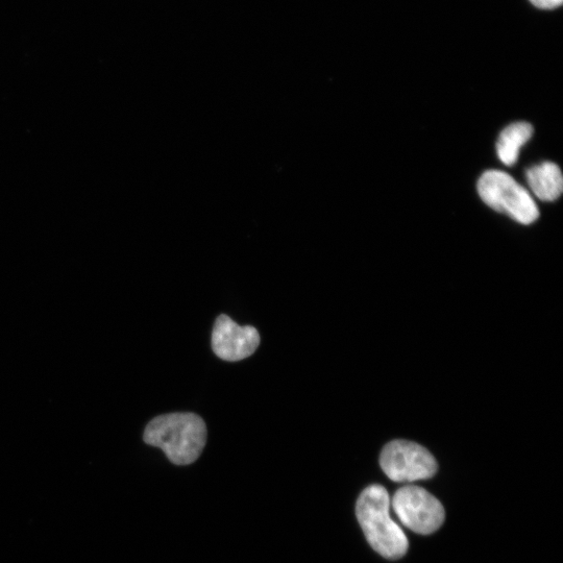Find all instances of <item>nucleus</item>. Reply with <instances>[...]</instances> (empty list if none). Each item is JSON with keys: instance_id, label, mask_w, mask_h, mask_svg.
Listing matches in <instances>:
<instances>
[{"instance_id": "nucleus-1", "label": "nucleus", "mask_w": 563, "mask_h": 563, "mask_svg": "<svg viewBox=\"0 0 563 563\" xmlns=\"http://www.w3.org/2000/svg\"><path fill=\"white\" fill-rule=\"evenodd\" d=\"M144 442L161 449L177 465L197 461L207 442V427L194 413L160 415L146 426Z\"/></svg>"}, {"instance_id": "nucleus-2", "label": "nucleus", "mask_w": 563, "mask_h": 563, "mask_svg": "<svg viewBox=\"0 0 563 563\" xmlns=\"http://www.w3.org/2000/svg\"><path fill=\"white\" fill-rule=\"evenodd\" d=\"M390 498L381 485H372L360 495L356 513L359 524L372 548L390 560L406 555L409 547L401 527L390 517Z\"/></svg>"}, {"instance_id": "nucleus-3", "label": "nucleus", "mask_w": 563, "mask_h": 563, "mask_svg": "<svg viewBox=\"0 0 563 563\" xmlns=\"http://www.w3.org/2000/svg\"><path fill=\"white\" fill-rule=\"evenodd\" d=\"M478 192L487 206L509 215L520 224L530 225L540 217V210L530 193L503 171H486L478 182Z\"/></svg>"}, {"instance_id": "nucleus-4", "label": "nucleus", "mask_w": 563, "mask_h": 563, "mask_svg": "<svg viewBox=\"0 0 563 563\" xmlns=\"http://www.w3.org/2000/svg\"><path fill=\"white\" fill-rule=\"evenodd\" d=\"M380 464L386 476L398 483L430 479L437 472V463L432 454L407 440H394L386 445L381 453Z\"/></svg>"}, {"instance_id": "nucleus-5", "label": "nucleus", "mask_w": 563, "mask_h": 563, "mask_svg": "<svg viewBox=\"0 0 563 563\" xmlns=\"http://www.w3.org/2000/svg\"><path fill=\"white\" fill-rule=\"evenodd\" d=\"M391 505L401 523L415 533H434L445 522L442 503L419 486L408 485L400 488Z\"/></svg>"}, {"instance_id": "nucleus-6", "label": "nucleus", "mask_w": 563, "mask_h": 563, "mask_svg": "<svg viewBox=\"0 0 563 563\" xmlns=\"http://www.w3.org/2000/svg\"><path fill=\"white\" fill-rule=\"evenodd\" d=\"M259 345L260 335L254 327H241L227 315L218 316L212 333V349L219 358L240 361L253 355Z\"/></svg>"}, {"instance_id": "nucleus-7", "label": "nucleus", "mask_w": 563, "mask_h": 563, "mask_svg": "<svg viewBox=\"0 0 563 563\" xmlns=\"http://www.w3.org/2000/svg\"><path fill=\"white\" fill-rule=\"evenodd\" d=\"M527 182L535 197L543 202H554L563 191L560 168L552 162H544L527 170Z\"/></svg>"}, {"instance_id": "nucleus-8", "label": "nucleus", "mask_w": 563, "mask_h": 563, "mask_svg": "<svg viewBox=\"0 0 563 563\" xmlns=\"http://www.w3.org/2000/svg\"><path fill=\"white\" fill-rule=\"evenodd\" d=\"M533 135V128L528 122H516L500 134L497 151L500 160L507 166L517 163L520 150Z\"/></svg>"}, {"instance_id": "nucleus-9", "label": "nucleus", "mask_w": 563, "mask_h": 563, "mask_svg": "<svg viewBox=\"0 0 563 563\" xmlns=\"http://www.w3.org/2000/svg\"><path fill=\"white\" fill-rule=\"evenodd\" d=\"M532 5L542 10H554L560 7L563 0H530Z\"/></svg>"}]
</instances>
